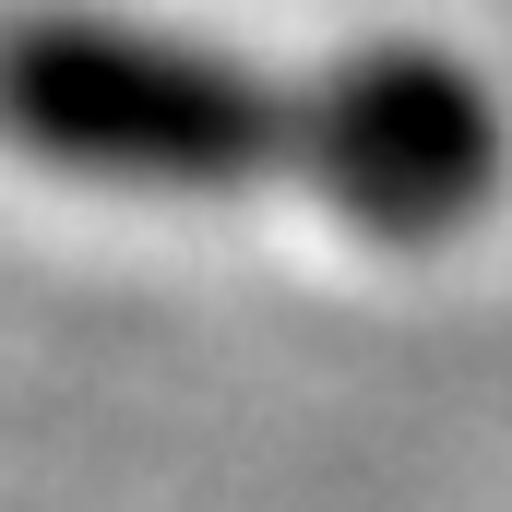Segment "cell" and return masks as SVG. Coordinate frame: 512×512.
I'll return each instance as SVG.
<instances>
[{"mask_svg":"<svg viewBox=\"0 0 512 512\" xmlns=\"http://www.w3.org/2000/svg\"><path fill=\"white\" fill-rule=\"evenodd\" d=\"M0 143L72 191L227 203L322 179V84H262L239 48L131 12H12L0 24Z\"/></svg>","mask_w":512,"mask_h":512,"instance_id":"1","label":"cell"},{"mask_svg":"<svg viewBox=\"0 0 512 512\" xmlns=\"http://www.w3.org/2000/svg\"><path fill=\"white\" fill-rule=\"evenodd\" d=\"M512 179V120L501 96L453 60V48H358L322 72V179L310 203H334L358 239L429 251L465 239Z\"/></svg>","mask_w":512,"mask_h":512,"instance_id":"2","label":"cell"}]
</instances>
